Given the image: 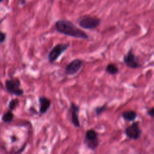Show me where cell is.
<instances>
[{"label":"cell","mask_w":154,"mask_h":154,"mask_svg":"<svg viewBox=\"0 0 154 154\" xmlns=\"http://www.w3.org/2000/svg\"><path fill=\"white\" fill-rule=\"evenodd\" d=\"M55 28L58 32L69 37L84 40L88 38V35L83 30L67 19L57 20L55 23Z\"/></svg>","instance_id":"cell-1"},{"label":"cell","mask_w":154,"mask_h":154,"mask_svg":"<svg viewBox=\"0 0 154 154\" xmlns=\"http://www.w3.org/2000/svg\"><path fill=\"white\" fill-rule=\"evenodd\" d=\"M101 19L91 16H84L80 17L78 20L79 26L83 29L91 30L98 27L101 23Z\"/></svg>","instance_id":"cell-2"},{"label":"cell","mask_w":154,"mask_h":154,"mask_svg":"<svg viewBox=\"0 0 154 154\" xmlns=\"http://www.w3.org/2000/svg\"><path fill=\"white\" fill-rule=\"evenodd\" d=\"M84 143L87 148L91 150H95L99 144L97 132L93 129L87 131L85 132Z\"/></svg>","instance_id":"cell-3"},{"label":"cell","mask_w":154,"mask_h":154,"mask_svg":"<svg viewBox=\"0 0 154 154\" xmlns=\"http://www.w3.org/2000/svg\"><path fill=\"white\" fill-rule=\"evenodd\" d=\"M70 44L69 43L64 44V43H59L56 45L49 52L48 55V60L50 63H52L55 61L60 56L63 54L69 47Z\"/></svg>","instance_id":"cell-4"},{"label":"cell","mask_w":154,"mask_h":154,"mask_svg":"<svg viewBox=\"0 0 154 154\" xmlns=\"http://www.w3.org/2000/svg\"><path fill=\"white\" fill-rule=\"evenodd\" d=\"M126 137L131 140H136L138 139L142 133V130L140 127L139 122H134L131 125L128 126L125 131Z\"/></svg>","instance_id":"cell-5"},{"label":"cell","mask_w":154,"mask_h":154,"mask_svg":"<svg viewBox=\"0 0 154 154\" xmlns=\"http://www.w3.org/2000/svg\"><path fill=\"white\" fill-rule=\"evenodd\" d=\"M123 60L126 66L131 69H135L140 67L139 59L133 53L132 48H130L127 54L124 55Z\"/></svg>","instance_id":"cell-6"},{"label":"cell","mask_w":154,"mask_h":154,"mask_svg":"<svg viewBox=\"0 0 154 154\" xmlns=\"http://www.w3.org/2000/svg\"><path fill=\"white\" fill-rule=\"evenodd\" d=\"M20 82L18 79L7 80L5 82V87L8 92L17 96H20L23 94V90L20 88Z\"/></svg>","instance_id":"cell-7"},{"label":"cell","mask_w":154,"mask_h":154,"mask_svg":"<svg viewBox=\"0 0 154 154\" xmlns=\"http://www.w3.org/2000/svg\"><path fill=\"white\" fill-rule=\"evenodd\" d=\"M82 64L83 62L80 59L76 58L72 60L66 67V74L69 76H72L76 74L81 69Z\"/></svg>","instance_id":"cell-8"},{"label":"cell","mask_w":154,"mask_h":154,"mask_svg":"<svg viewBox=\"0 0 154 154\" xmlns=\"http://www.w3.org/2000/svg\"><path fill=\"white\" fill-rule=\"evenodd\" d=\"M80 108L73 102L70 103V112L71 114V121L75 128L80 127V122L79 119V112Z\"/></svg>","instance_id":"cell-9"},{"label":"cell","mask_w":154,"mask_h":154,"mask_svg":"<svg viewBox=\"0 0 154 154\" xmlns=\"http://www.w3.org/2000/svg\"><path fill=\"white\" fill-rule=\"evenodd\" d=\"M38 102L40 103V113L42 114L46 113L51 107V102L50 99L45 96H40L38 97Z\"/></svg>","instance_id":"cell-10"},{"label":"cell","mask_w":154,"mask_h":154,"mask_svg":"<svg viewBox=\"0 0 154 154\" xmlns=\"http://www.w3.org/2000/svg\"><path fill=\"white\" fill-rule=\"evenodd\" d=\"M137 117V114L135 111L129 110L127 111H124L122 113V117L124 120L126 121L132 122L136 119Z\"/></svg>","instance_id":"cell-11"},{"label":"cell","mask_w":154,"mask_h":154,"mask_svg":"<svg viewBox=\"0 0 154 154\" xmlns=\"http://www.w3.org/2000/svg\"><path fill=\"white\" fill-rule=\"evenodd\" d=\"M105 71L106 73L111 75H114L119 73V70L114 64L109 63L106 67Z\"/></svg>","instance_id":"cell-12"},{"label":"cell","mask_w":154,"mask_h":154,"mask_svg":"<svg viewBox=\"0 0 154 154\" xmlns=\"http://www.w3.org/2000/svg\"><path fill=\"white\" fill-rule=\"evenodd\" d=\"M13 117H14L13 114L11 111H8L4 114L2 119L4 122L8 123V122H10L12 121Z\"/></svg>","instance_id":"cell-13"},{"label":"cell","mask_w":154,"mask_h":154,"mask_svg":"<svg viewBox=\"0 0 154 154\" xmlns=\"http://www.w3.org/2000/svg\"><path fill=\"white\" fill-rule=\"evenodd\" d=\"M106 108V104H104L102 106H99L96 107L94 109L96 114L97 116H99V115L102 114L105 111Z\"/></svg>","instance_id":"cell-14"},{"label":"cell","mask_w":154,"mask_h":154,"mask_svg":"<svg viewBox=\"0 0 154 154\" xmlns=\"http://www.w3.org/2000/svg\"><path fill=\"white\" fill-rule=\"evenodd\" d=\"M19 103V101L17 99H12L10 103H9V105H8V108L10 110H13L14 109L16 106L18 105Z\"/></svg>","instance_id":"cell-15"},{"label":"cell","mask_w":154,"mask_h":154,"mask_svg":"<svg viewBox=\"0 0 154 154\" xmlns=\"http://www.w3.org/2000/svg\"><path fill=\"white\" fill-rule=\"evenodd\" d=\"M147 114L151 117H153V115H154V108L152 107L150 109H149L147 111Z\"/></svg>","instance_id":"cell-16"},{"label":"cell","mask_w":154,"mask_h":154,"mask_svg":"<svg viewBox=\"0 0 154 154\" xmlns=\"http://www.w3.org/2000/svg\"><path fill=\"white\" fill-rule=\"evenodd\" d=\"M5 38V34L2 32H0V43L3 42Z\"/></svg>","instance_id":"cell-17"},{"label":"cell","mask_w":154,"mask_h":154,"mask_svg":"<svg viewBox=\"0 0 154 154\" xmlns=\"http://www.w3.org/2000/svg\"><path fill=\"white\" fill-rule=\"evenodd\" d=\"M19 3L20 4V5H23L26 3V0H19Z\"/></svg>","instance_id":"cell-18"},{"label":"cell","mask_w":154,"mask_h":154,"mask_svg":"<svg viewBox=\"0 0 154 154\" xmlns=\"http://www.w3.org/2000/svg\"><path fill=\"white\" fill-rule=\"evenodd\" d=\"M4 0H0V3L1 2H2V1H4Z\"/></svg>","instance_id":"cell-19"}]
</instances>
